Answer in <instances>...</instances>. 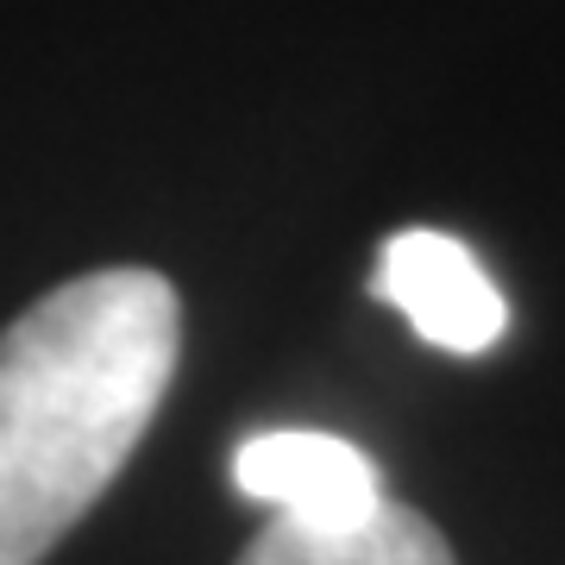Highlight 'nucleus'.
<instances>
[{"instance_id": "1", "label": "nucleus", "mask_w": 565, "mask_h": 565, "mask_svg": "<svg viewBox=\"0 0 565 565\" xmlns=\"http://www.w3.org/2000/svg\"><path fill=\"white\" fill-rule=\"evenodd\" d=\"M158 270H88L0 333V565H39L95 509L177 377Z\"/></svg>"}, {"instance_id": "2", "label": "nucleus", "mask_w": 565, "mask_h": 565, "mask_svg": "<svg viewBox=\"0 0 565 565\" xmlns=\"http://www.w3.org/2000/svg\"><path fill=\"white\" fill-rule=\"evenodd\" d=\"M371 296L390 302L427 345L478 359L509 333V302L478 264V252L434 226H403L390 233L371 270Z\"/></svg>"}, {"instance_id": "4", "label": "nucleus", "mask_w": 565, "mask_h": 565, "mask_svg": "<svg viewBox=\"0 0 565 565\" xmlns=\"http://www.w3.org/2000/svg\"><path fill=\"white\" fill-rule=\"evenodd\" d=\"M239 565H452V546L427 515L384 497L359 527H302L270 515Z\"/></svg>"}, {"instance_id": "3", "label": "nucleus", "mask_w": 565, "mask_h": 565, "mask_svg": "<svg viewBox=\"0 0 565 565\" xmlns=\"http://www.w3.org/2000/svg\"><path fill=\"white\" fill-rule=\"evenodd\" d=\"M239 497L302 527H359L384 503V478L352 440L315 427H270L233 452Z\"/></svg>"}]
</instances>
